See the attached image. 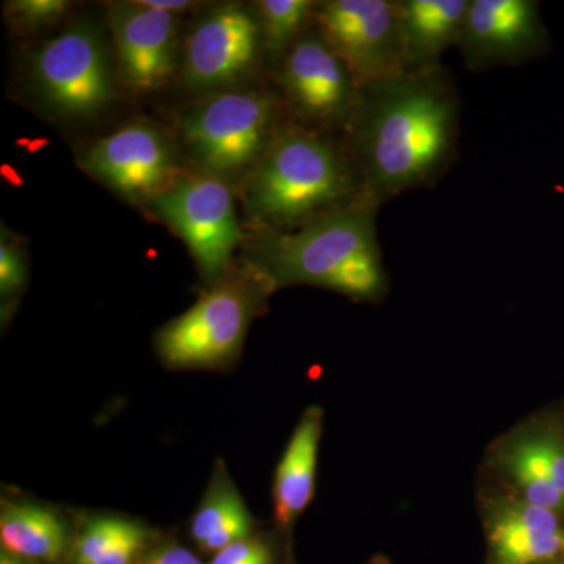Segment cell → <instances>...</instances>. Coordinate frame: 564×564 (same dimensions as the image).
I'll use <instances>...</instances> for the list:
<instances>
[{
	"mask_svg": "<svg viewBox=\"0 0 564 564\" xmlns=\"http://www.w3.org/2000/svg\"><path fill=\"white\" fill-rule=\"evenodd\" d=\"M458 107L443 69L362 85L347 129L364 193L381 204L440 180L456 154Z\"/></svg>",
	"mask_w": 564,
	"mask_h": 564,
	"instance_id": "obj_1",
	"label": "cell"
},
{
	"mask_svg": "<svg viewBox=\"0 0 564 564\" xmlns=\"http://www.w3.org/2000/svg\"><path fill=\"white\" fill-rule=\"evenodd\" d=\"M378 206L362 193L295 231H262L247 243V265L273 289L310 284L361 302L381 299L388 278L377 242Z\"/></svg>",
	"mask_w": 564,
	"mask_h": 564,
	"instance_id": "obj_2",
	"label": "cell"
},
{
	"mask_svg": "<svg viewBox=\"0 0 564 564\" xmlns=\"http://www.w3.org/2000/svg\"><path fill=\"white\" fill-rule=\"evenodd\" d=\"M362 193L358 170L340 148L318 133L288 128L247 174L242 198L262 231H291Z\"/></svg>",
	"mask_w": 564,
	"mask_h": 564,
	"instance_id": "obj_3",
	"label": "cell"
},
{
	"mask_svg": "<svg viewBox=\"0 0 564 564\" xmlns=\"http://www.w3.org/2000/svg\"><path fill=\"white\" fill-rule=\"evenodd\" d=\"M273 291L261 273L245 265L204 293L187 313L166 323L155 348L172 369H218L242 350L252 318Z\"/></svg>",
	"mask_w": 564,
	"mask_h": 564,
	"instance_id": "obj_4",
	"label": "cell"
},
{
	"mask_svg": "<svg viewBox=\"0 0 564 564\" xmlns=\"http://www.w3.org/2000/svg\"><path fill=\"white\" fill-rule=\"evenodd\" d=\"M274 120L276 102L272 96L228 90L185 111L177 131L199 173L226 181L254 169L276 135Z\"/></svg>",
	"mask_w": 564,
	"mask_h": 564,
	"instance_id": "obj_5",
	"label": "cell"
},
{
	"mask_svg": "<svg viewBox=\"0 0 564 564\" xmlns=\"http://www.w3.org/2000/svg\"><path fill=\"white\" fill-rule=\"evenodd\" d=\"M28 80L39 101L66 121L101 115L115 96V73L101 29L77 20L28 58Z\"/></svg>",
	"mask_w": 564,
	"mask_h": 564,
	"instance_id": "obj_6",
	"label": "cell"
},
{
	"mask_svg": "<svg viewBox=\"0 0 564 564\" xmlns=\"http://www.w3.org/2000/svg\"><path fill=\"white\" fill-rule=\"evenodd\" d=\"M144 207L184 240L210 288L231 273L242 231L226 181L204 173L177 174Z\"/></svg>",
	"mask_w": 564,
	"mask_h": 564,
	"instance_id": "obj_7",
	"label": "cell"
},
{
	"mask_svg": "<svg viewBox=\"0 0 564 564\" xmlns=\"http://www.w3.org/2000/svg\"><path fill=\"white\" fill-rule=\"evenodd\" d=\"M313 20L359 87L404 73L399 3L328 0L317 2Z\"/></svg>",
	"mask_w": 564,
	"mask_h": 564,
	"instance_id": "obj_8",
	"label": "cell"
},
{
	"mask_svg": "<svg viewBox=\"0 0 564 564\" xmlns=\"http://www.w3.org/2000/svg\"><path fill=\"white\" fill-rule=\"evenodd\" d=\"M263 52L261 21L243 3L215 7L185 41L182 77L195 93L228 91L250 76Z\"/></svg>",
	"mask_w": 564,
	"mask_h": 564,
	"instance_id": "obj_9",
	"label": "cell"
},
{
	"mask_svg": "<svg viewBox=\"0 0 564 564\" xmlns=\"http://www.w3.org/2000/svg\"><path fill=\"white\" fill-rule=\"evenodd\" d=\"M84 172L137 204L150 202L177 176L176 150L158 126L137 121L88 144L79 155Z\"/></svg>",
	"mask_w": 564,
	"mask_h": 564,
	"instance_id": "obj_10",
	"label": "cell"
},
{
	"mask_svg": "<svg viewBox=\"0 0 564 564\" xmlns=\"http://www.w3.org/2000/svg\"><path fill=\"white\" fill-rule=\"evenodd\" d=\"M280 85L296 117L323 129H347L359 87L321 33H304L282 58Z\"/></svg>",
	"mask_w": 564,
	"mask_h": 564,
	"instance_id": "obj_11",
	"label": "cell"
},
{
	"mask_svg": "<svg viewBox=\"0 0 564 564\" xmlns=\"http://www.w3.org/2000/svg\"><path fill=\"white\" fill-rule=\"evenodd\" d=\"M122 80L139 93L161 90L177 65V14L140 0L107 6Z\"/></svg>",
	"mask_w": 564,
	"mask_h": 564,
	"instance_id": "obj_12",
	"label": "cell"
},
{
	"mask_svg": "<svg viewBox=\"0 0 564 564\" xmlns=\"http://www.w3.org/2000/svg\"><path fill=\"white\" fill-rule=\"evenodd\" d=\"M470 70L519 65L544 46L538 3L532 0H474L458 41Z\"/></svg>",
	"mask_w": 564,
	"mask_h": 564,
	"instance_id": "obj_13",
	"label": "cell"
},
{
	"mask_svg": "<svg viewBox=\"0 0 564 564\" xmlns=\"http://www.w3.org/2000/svg\"><path fill=\"white\" fill-rule=\"evenodd\" d=\"M494 564H547L564 554L558 513L518 500L497 508L489 525Z\"/></svg>",
	"mask_w": 564,
	"mask_h": 564,
	"instance_id": "obj_14",
	"label": "cell"
},
{
	"mask_svg": "<svg viewBox=\"0 0 564 564\" xmlns=\"http://www.w3.org/2000/svg\"><path fill=\"white\" fill-rule=\"evenodd\" d=\"M399 3L404 73H433L448 47L458 44L467 0H404Z\"/></svg>",
	"mask_w": 564,
	"mask_h": 564,
	"instance_id": "obj_15",
	"label": "cell"
},
{
	"mask_svg": "<svg viewBox=\"0 0 564 564\" xmlns=\"http://www.w3.org/2000/svg\"><path fill=\"white\" fill-rule=\"evenodd\" d=\"M502 464L521 500L555 513L564 510V441L558 434L544 430L518 437Z\"/></svg>",
	"mask_w": 564,
	"mask_h": 564,
	"instance_id": "obj_16",
	"label": "cell"
},
{
	"mask_svg": "<svg viewBox=\"0 0 564 564\" xmlns=\"http://www.w3.org/2000/svg\"><path fill=\"white\" fill-rule=\"evenodd\" d=\"M322 429L321 408L304 411L278 466L273 505L274 519L282 529L292 525L313 500Z\"/></svg>",
	"mask_w": 564,
	"mask_h": 564,
	"instance_id": "obj_17",
	"label": "cell"
},
{
	"mask_svg": "<svg viewBox=\"0 0 564 564\" xmlns=\"http://www.w3.org/2000/svg\"><path fill=\"white\" fill-rule=\"evenodd\" d=\"M0 543L18 560L57 562L68 545V527L51 508L7 502L0 511Z\"/></svg>",
	"mask_w": 564,
	"mask_h": 564,
	"instance_id": "obj_18",
	"label": "cell"
},
{
	"mask_svg": "<svg viewBox=\"0 0 564 564\" xmlns=\"http://www.w3.org/2000/svg\"><path fill=\"white\" fill-rule=\"evenodd\" d=\"M251 529L252 519L247 505L220 462L206 497L193 516L192 538L204 551L217 554L228 545L251 536Z\"/></svg>",
	"mask_w": 564,
	"mask_h": 564,
	"instance_id": "obj_19",
	"label": "cell"
},
{
	"mask_svg": "<svg viewBox=\"0 0 564 564\" xmlns=\"http://www.w3.org/2000/svg\"><path fill=\"white\" fill-rule=\"evenodd\" d=\"M150 533L139 522L117 516L93 518L74 543V564H132Z\"/></svg>",
	"mask_w": 564,
	"mask_h": 564,
	"instance_id": "obj_20",
	"label": "cell"
},
{
	"mask_svg": "<svg viewBox=\"0 0 564 564\" xmlns=\"http://www.w3.org/2000/svg\"><path fill=\"white\" fill-rule=\"evenodd\" d=\"M317 2L311 0H262L256 3L261 21L263 52L278 62L304 35Z\"/></svg>",
	"mask_w": 564,
	"mask_h": 564,
	"instance_id": "obj_21",
	"label": "cell"
},
{
	"mask_svg": "<svg viewBox=\"0 0 564 564\" xmlns=\"http://www.w3.org/2000/svg\"><path fill=\"white\" fill-rule=\"evenodd\" d=\"M66 0H11L3 3L6 22L18 35H31L57 24L70 10Z\"/></svg>",
	"mask_w": 564,
	"mask_h": 564,
	"instance_id": "obj_22",
	"label": "cell"
},
{
	"mask_svg": "<svg viewBox=\"0 0 564 564\" xmlns=\"http://www.w3.org/2000/svg\"><path fill=\"white\" fill-rule=\"evenodd\" d=\"M28 280V258L24 248L2 226L0 239V295L3 302H10L20 295Z\"/></svg>",
	"mask_w": 564,
	"mask_h": 564,
	"instance_id": "obj_23",
	"label": "cell"
},
{
	"mask_svg": "<svg viewBox=\"0 0 564 564\" xmlns=\"http://www.w3.org/2000/svg\"><path fill=\"white\" fill-rule=\"evenodd\" d=\"M210 564H273L272 545L248 536L217 552Z\"/></svg>",
	"mask_w": 564,
	"mask_h": 564,
	"instance_id": "obj_24",
	"label": "cell"
},
{
	"mask_svg": "<svg viewBox=\"0 0 564 564\" xmlns=\"http://www.w3.org/2000/svg\"><path fill=\"white\" fill-rule=\"evenodd\" d=\"M143 564H204L198 556L193 555L181 545H165V547L158 549L148 556L147 562Z\"/></svg>",
	"mask_w": 564,
	"mask_h": 564,
	"instance_id": "obj_25",
	"label": "cell"
},
{
	"mask_svg": "<svg viewBox=\"0 0 564 564\" xmlns=\"http://www.w3.org/2000/svg\"><path fill=\"white\" fill-rule=\"evenodd\" d=\"M144 6L152 9L169 11V13L177 14L180 11L191 10L196 7L191 0H140Z\"/></svg>",
	"mask_w": 564,
	"mask_h": 564,
	"instance_id": "obj_26",
	"label": "cell"
},
{
	"mask_svg": "<svg viewBox=\"0 0 564 564\" xmlns=\"http://www.w3.org/2000/svg\"><path fill=\"white\" fill-rule=\"evenodd\" d=\"M0 564H24L21 563V560L14 558V556H11L7 554V552L2 551V554H0Z\"/></svg>",
	"mask_w": 564,
	"mask_h": 564,
	"instance_id": "obj_27",
	"label": "cell"
}]
</instances>
